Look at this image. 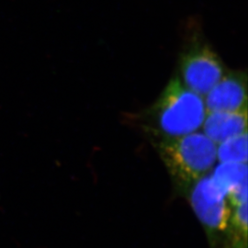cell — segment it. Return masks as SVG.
Wrapping results in <instances>:
<instances>
[{"label": "cell", "instance_id": "cell-5", "mask_svg": "<svg viewBox=\"0 0 248 248\" xmlns=\"http://www.w3.org/2000/svg\"><path fill=\"white\" fill-rule=\"evenodd\" d=\"M247 84V75L244 72L224 74L203 97L207 112L248 109Z\"/></svg>", "mask_w": 248, "mask_h": 248}, {"label": "cell", "instance_id": "cell-7", "mask_svg": "<svg viewBox=\"0 0 248 248\" xmlns=\"http://www.w3.org/2000/svg\"><path fill=\"white\" fill-rule=\"evenodd\" d=\"M203 133L213 142H221L248 132V109L238 111H208Z\"/></svg>", "mask_w": 248, "mask_h": 248}, {"label": "cell", "instance_id": "cell-8", "mask_svg": "<svg viewBox=\"0 0 248 248\" xmlns=\"http://www.w3.org/2000/svg\"><path fill=\"white\" fill-rule=\"evenodd\" d=\"M224 248H248V202L232 208Z\"/></svg>", "mask_w": 248, "mask_h": 248}, {"label": "cell", "instance_id": "cell-1", "mask_svg": "<svg viewBox=\"0 0 248 248\" xmlns=\"http://www.w3.org/2000/svg\"><path fill=\"white\" fill-rule=\"evenodd\" d=\"M206 114L203 97L187 89L178 78H173L144 112L143 128L152 139L180 137L198 132Z\"/></svg>", "mask_w": 248, "mask_h": 248}, {"label": "cell", "instance_id": "cell-3", "mask_svg": "<svg viewBox=\"0 0 248 248\" xmlns=\"http://www.w3.org/2000/svg\"><path fill=\"white\" fill-rule=\"evenodd\" d=\"M183 197L203 226L210 248H224L232 208L225 193L216 186L210 174L197 180Z\"/></svg>", "mask_w": 248, "mask_h": 248}, {"label": "cell", "instance_id": "cell-4", "mask_svg": "<svg viewBox=\"0 0 248 248\" xmlns=\"http://www.w3.org/2000/svg\"><path fill=\"white\" fill-rule=\"evenodd\" d=\"M184 86L204 97L224 75L221 59L207 45H195L183 53L179 62Z\"/></svg>", "mask_w": 248, "mask_h": 248}, {"label": "cell", "instance_id": "cell-2", "mask_svg": "<svg viewBox=\"0 0 248 248\" xmlns=\"http://www.w3.org/2000/svg\"><path fill=\"white\" fill-rule=\"evenodd\" d=\"M152 143L181 196L197 180L209 174L217 161V144L203 133L152 139Z\"/></svg>", "mask_w": 248, "mask_h": 248}, {"label": "cell", "instance_id": "cell-9", "mask_svg": "<svg viewBox=\"0 0 248 248\" xmlns=\"http://www.w3.org/2000/svg\"><path fill=\"white\" fill-rule=\"evenodd\" d=\"M248 132L217 144L220 163H248Z\"/></svg>", "mask_w": 248, "mask_h": 248}, {"label": "cell", "instance_id": "cell-6", "mask_svg": "<svg viewBox=\"0 0 248 248\" xmlns=\"http://www.w3.org/2000/svg\"><path fill=\"white\" fill-rule=\"evenodd\" d=\"M210 176L225 193L231 208L248 202V163H220Z\"/></svg>", "mask_w": 248, "mask_h": 248}]
</instances>
